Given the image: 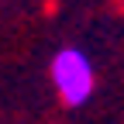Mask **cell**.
Masks as SVG:
<instances>
[{"label": "cell", "mask_w": 124, "mask_h": 124, "mask_svg": "<svg viewBox=\"0 0 124 124\" xmlns=\"http://www.w3.org/2000/svg\"><path fill=\"white\" fill-rule=\"evenodd\" d=\"M52 86L66 107H83L97 93V69L83 48H59L52 55Z\"/></svg>", "instance_id": "1"}]
</instances>
